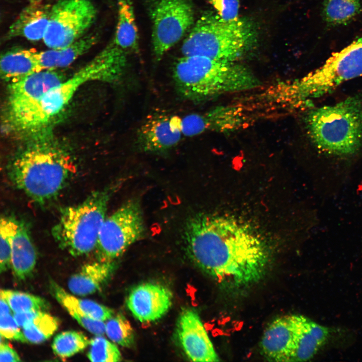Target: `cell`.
<instances>
[{
  "instance_id": "cell-1",
  "label": "cell",
  "mask_w": 362,
  "mask_h": 362,
  "mask_svg": "<svg viewBox=\"0 0 362 362\" xmlns=\"http://www.w3.org/2000/svg\"><path fill=\"white\" fill-rule=\"evenodd\" d=\"M186 252L193 263L226 290L238 291L257 283L269 265L263 239L248 226L219 215H198L185 226Z\"/></svg>"
},
{
  "instance_id": "cell-2",
  "label": "cell",
  "mask_w": 362,
  "mask_h": 362,
  "mask_svg": "<svg viewBox=\"0 0 362 362\" xmlns=\"http://www.w3.org/2000/svg\"><path fill=\"white\" fill-rule=\"evenodd\" d=\"M46 133L19 150L7 167L12 184L41 206L55 199L76 171L69 151Z\"/></svg>"
},
{
  "instance_id": "cell-3",
  "label": "cell",
  "mask_w": 362,
  "mask_h": 362,
  "mask_svg": "<svg viewBox=\"0 0 362 362\" xmlns=\"http://www.w3.org/2000/svg\"><path fill=\"white\" fill-rule=\"evenodd\" d=\"M173 78L180 96L196 102L250 90L261 83L250 68L238 61L197 55L179 58L173 68Z\"/></svg>"
},
{
  "instance_id": "cell-4",
  "label": "cell",
  "mask_w": 362,
  "mask_h": 362,
  "mask_svg": "<svg viewBox=\"0 0 362 362\" xmlns=\"http://www.w3.org/2000/svg\"><path fill=\"white\" fill-rule=\"evenodd\" d=\"M258 34L256 25L248 18L226 21L213 12H205L184 41L182 53L238 61L255 47Z\"/></svg>"
},
{
  "instance_id": "cell-5",
  "label": "cell",
  "mask_w": 362,
  "mask_h": 362,
  "mask_svg": "<svg viewBox=\"0 0 362 362\" xmlns=\"http://www.w3.org/2000/svg\"><path fill=\"white\" fill-rule=\"evenodd\" d=\"M305 125L315 146L326 154L347 156L362 145V94L310 110Z\"/></svg>"
},
{
  "instance_id": "cell-6",
  "label": "cell",
  "mask_w": 362,
  "mask_h": 362,
  "mask_svg": "<svg viewBox=\"0 0 362 362\" xmlns=\"http://www.w3.org/2000/svg\"><path fill=\"white\" fill-rule=\"evenodd\" d=\"M362 75V37L334 52L319 68L270 90L272 100L299 107L310 104L341 83Z\"/></svg>"
},
{
  "instance_id": "cell-7",
  "label": "cell",
  "mask_w": 362,
  "mask_h": 362,
  "mask_svg": "<svg viewBox=\"0 0 362 362\" xmlns=\"http://www.w3.org/2000/svg\"><path fill=\"white\" fill-rule=\"evenodd\" d=\"M117 186L95 191L78 204L61 210L51 231L61 249L72 256H79L96 248L109 202Z\"/></svg>"
},
{
  "instance_id": "cell-8",
  "label": "cell",
  "mask_w": 362,
  "mask_h": 362,
  "mask_svg": "<svg viewBox=\"0 0 362 362\" xmlns=\"http://www.w3.org/2000/svg\"><path fill=\"white\" fill-rule=\"evenodd\" d=\"M328 334L326 327L303 315L283 316L266 328L260 342L261 354L269 361H306L317 353Z\"/></svg>"
},
{
  "instance_id": "cell-9",
  "label": "cell",
  "mask_w": 362,
  "mask_h": 362,
  "mask_svg": "<svg viewBox=\"0 0 362 362\" xmlns=\"http://www.w3.org/2000/svg\"><path fill=\"white\" fill-rule=\"evenodd\" d=\"M62 81L61 73L47 69L11 82L9 114L13 125L23 130H40V102L48 90Z\"/></svg>"
},
{
  "instance_id": "cell-10",
  "label": "cell",
  "mask_w": 362,
  "mask_h": 362,
  "mask_svg": "<svg viewBox=\"0 0 362 362\" xmlns=\"http://www.w3.org/2000/svg\"><path fill=\"white\" fill-rule=\"evenodd\" d=\"M145 231L140 202L134 198L125 202L102 224L96 247L99 260L115 261L143 238Z\"/></svg>"
},
{
  "instance_id": "cell-11",
  "label": "cell",
  "mask_w": 362,
  "mask_h": 362,
  "mask_svg": "<svg viewBox=\"0 0 362 362\" xmlns=\"http://www.w3.org/2000/svg\"><path fill=\"white\" fill-rule=\"evenodd\" d=\"M97 13L90 0H58L51 7L44 43L51 49L71 44L85 35Z\"/></svg>"
},
{
  "instance_id": "cell-12",
  "label": "cell",
  "mask_w": 362,
  "mask_h": 362,
  "mask_svg": "<svg viewBox=\"0 0 362 362\" xmlns=\"http://www.w3.org/2000/svg\"><path fill=\"white\" fill-rule=\"evenodd\" d=\"M154 55L159 60L194 23L191 0H155L150 7Z\"/></svg>"
},
{
  "instance_id": "cell-13",
  "label": "cell",
  "mask_w": 362,
  "mask_h": 362,
  "mask_svg": "<svg viewBox=\"0 0 362 362\" xmlns=\"http://www.w3.org/2000/svg\"><path fill=\"white\" fill-rule=\"evenodd\" d=\"M111 66L102 55L97 54L68 80L48 90L40 104V122L42 127L68 104L77 89L90 80L108 82L111 77Z\"/></svg>"
},
{
  "instance_id": "cell-14",
  "label": "cell",
  "mask_w": 362,
  "mask_h": 362,
  "mask_svg": "<svg viewBox=\"0 0 362 362\" xmlns=\"http://www.w3.org/2000/svg\"><path fill=\"white\" fill-rule=\"evenodd\" d=\"M250 118L237 105L217 106L203 113H193L182 118L183 135L194 136L204 132L231 133L242 129Z\"/></svg>"
},
{
  "instance_id": "cell-15",
  "label": "cell",
  "mask_w": 362,
  "mask_h": 362,
  "mask_svg": "<svg viewBox=\"0 0 362 362\" xmlns=\"http://www.w3.org/2000/svg\"><path fill=\"white\" fill-rule=\"evenodd\" d=\"M176 331L181 347L191 360H220L199 315L194 310L186 309L182 311L177 320Z\"/></svg>"
},
{
  "instance_id": "cell-16",
  "label": "cell",
  "mask_w": 362,
  "mask_h": 362,
  "mask_svg": "<svg viewBox=\"0 0 362 362\" xmlns=\"http://www.w3.org/2000/svg\"><path fill=\"white\" fill-rule=\"evenodd\" d=\"M49 288L56 300L84 328L96 335L105 333L104 322L114 316L112 309L90 300L78 298L53 280L50 281Z\"/></svg>"
},
{
  "instance_id": "cell-17",
  "label": "cell",
  "mask_w": 362,
  "mask_h": 362,
  "mask_svg": "<svg viewBox=\"0 0 362 362\" xmlns=\"http://www.w3.org/2000/svg\"><path fill=\"white\" fill-rule=\"evenodd\" d=\"M182 118L157 114L149 117L138 129L136 144L141 151L157 153L176 145L183 135Z\"/></svg>"
},
{
  "instance_id": "cell-18",
  "label": "cell",
  "mask_w": 362,
  "mask_h": 362,
  "mask_svg": "<svg viewBox=\"0 0 362 362\" xmlns=\"http://www.w3.org/2000/svg\"><path fill=\"white\" fill-rule=\"evenodd\" d=\"M172 300V293L167 287L147 283L130 291L126 304L136 319L141 322H149L162 317L170 307Z\"/></svg>"
},
{
  "instance_id": "cell-19",
  "label": "cell",
  "mask_w": 362,
  "mask_h": 362,
  "mask_svg": "<svg viewBox=\"0 0 362 362\" xmlns=\"http://www.w3.org/2000/svg\"><path fill=\"white\" fill-rule=\"evenodd\" d=\"M37 252L27 224L17 219L11 238V267L15 277L23 281L33 273Z\"/></svg>"
},
{
  "instance_id": "cell-20",
  "label": "cell",
  "mask_w": 362,
  "mask_h": 362,
  "mask_svg": "<svg viewBox=\"0 0 362 362\" xmlns=\"http://www.w3.org/2000/svg\"><path fill=\"white\" fill-rule=\"evenodd\" d=\"M51 9V7L48 5L30 4L11 25L6 34V38L20 37L32 41L43 40Z\"/></svg>"
},
{
  "instance_id": "cell-21",
  "label": "cell",
  "mask_w": 362,
  "mask_h": 362,
  "mask_svg": "<svg viewBox=\"0 0 362 362\" xmlns=\"http://www.w3.org/2000/svg\"><path fill=\"white\" fill-rule=\"evenodd\" d=\"M115 266L114 261L99 260L84 265L69 278L67 284L69 291L80 296L98 292L111 277Z\"/></svg>"
},
{
  "instance_id": "cell-22",
  "label": "cell",
  "mask_w": 362,
  "mask_h": 362,
  "mask_svg": "<svg viewBox=\"0 0 362 362\" xmlns=\"http://www.w3.org/2000/svg\"><path fill=\"white\" fill-rule=\"evenodd\" d=\"M96 34H85L71 44L59 49L36 51V56L41 70L55 69L68 66L78 57L87 52L96 44Z\"/></svg>"
},
{
  "instance_id": "cell-23",
  "label": "cell",
  "mask_w": 362,
  "mask_h": 362,
  "mask_svg": "<svg viewBox=\"0 0 362 362\" xmlns=\"http://www.w3.org/2000/svg\"><path fill=\"white\" fill-rule=\"evenodd\" d=\"M13 316L27 342L40 343L49 338L58 329L59 320L45 311L14 313Z\"/></svg>"
},
{
  "instance_id": "cell-24",
  "label": "cell",
  "mask_w": 362,
  "mask_h": 362,
  "mask_svg": "<svg viewBox=\"0 0 362 362\" xmlns=\"http://www.w3.org/2000/svg\"><path fill=\"white\" fill-rule=\"evenodd\" d=\"M1 75L11 82L33 73L42 71L34 49L11 50L1 57Z\"/></svg>"
},
{
  "instance_id": "cell-25",
  "label": "cell",
  "mask_w": 362,
  "mask_h": 362,
  "mask_svg": "<svg viewBox=\"0 0 362 362\" xmlns=\"http://www.w3.org/2000/svg\"><path fill=\"white\" fill-rule=\"evenodd\" d=\"M118 21L113 39L120 48L129 52L139 49V37L133 5L131 0H117Z\"/></svg>"
},
{
  "instance_id": "cell-26",
  "label": "cell",
  "mask_w": 362,
  "mask_h": 362,
  "mask_svg": "<svg viewBox=\"0 0 362 362\" xmlns=\"http://www.w3.org/2000/svg\"><path fill=\"white\" fill-rule=\"evenodd\" d=\"M361 11L360 0H324L322 15L328 25L336 26L349 23Z\"/></svg>"
},
{
  "instance_id": "cell-27",
  "label": "cell",
  "mask_w": 362,
  "mask_h": 362,
  "mask_svg": "<svg viewBox=\"0 0 362 362\" xmlns=\"http://www.w3.org/2000/svg\"><path fill=\"white\" fill-rule=\"evenodd\" d=\"M90 341L82 332L69 330L56 335L52 343L53 352L62 358L70 357L82 351Z\"/></svg>"
},
{
  "instance_id": "cell-28",
  "label": "cell",
  "mask_w": 362,
  "mask_h": 362,
  "mask_svg": "<svg viewBox=\"0 0 362 362\" xmlns=\"http://www.w3.org/2000/svg\"><path fill=\"white\" fill-rule=\"evenodd\" d=\"M0 295L7 300L14 313L45 311L50 307L49 303L45 299L21 291L2 289Z\"/></svg>"
},
{
  "instance_id": "cell-29",
  "label": "cell",
  "mask_w": 362,
  "mask_h": 362,
  "mask_svg": "<svg viewBox=\"0 0 362 362\" xmlns=\"http://www.w3.org/2000/svg\"><path fill=\"white\" fill-rule=\"evenodd\" d=\"M105 333L112 341L125 347L134 343L135 333L128 320L122 314L113 316L106 321Z\"/></svg>"
},
{
  "instance_id": "cell-30",
  "label": "cell",
  "mask_w": 362,
  "mask_h": 362,
  "mask_svg": "<svg viewBox=\"0 0 362 362\" xmlns=\"http://www.w3.org/2000/svg\"><path fill=\"white\" fill-rule=\"evenodd\" d=\"M88 358L94 362H116L122 360L120 351L116 345L108 339L97 335L90 340Z\"/></svg>"
},
{
  "instance_id": "cell-31",
  "label": "cell",
  "mask_w": 362,
  "mask_h": 362,
  "mask_svg": "<svg viewBox=\"0 0 362 362\" xmlns=\"http://www.w3.org/2000/svg\"><path fill=\"white\" fill-rule=\"evenodd\" d=\"M17 218L4 216L0 221V272H6L11 267V238Z\"/></svg>"
},
{
  "instance_id": "cell-32",
  "label": "cell",
  "mask_w": 362,
  "mask_h": 362,
  "mask_svg": "<svg viewBox=\"0 0 362 362\" xmlns=\"http://www.w3.org/2000/svg\"><path fill=\"white\" fill-rule=\"evenodd\" d=\"M12 314L0 316V333L4 338L21 342H27Z\"/></svg>"
},
{
  "instance_id": "cell-33",
  "label": "cell",
  "mask_w": 362,
  "mask_h": 362,
  "mask_svg": "<svg viewBox=\"0 0 362 362\" xmlns=\"http://www.w3.org/2000/svg\"><path fill=\"white\" fill-rule=\"evenodd\" d=\"M223 20H233L239 18V3L238 0H208Z\"/></svg>"
},
{
  "instance_id": "cell-34",
  "label": "cell",
  "mask_w": 362,
  "mask_h": 362,
  "mask_svg": "<svg viewBox=\"0 0 362 362\" xmlns=\"http://www.w3.org/2000/svg\"><path fill=\"white\" fill-rule=\"evenodd\" d=\"M21 358L17 352L7 343L1 339L0 361H20Z\"/></svg>"
},
{
  "instance_id": "cell-35",
  "label": "cell",
  "mask_w": 362,
  "mask_h": 362,
  "mask_svg": "<svg viewBox=\"0 0 362 362\" xmlns=\"http://www.w3.org/2000/svg\"><path fill=\"white\" fill-rule=\"evenodd\" d=\"M12 311L7 300L0 296V316L12 314Z\"/></svg>"
},
{
  "instance_id": "cell-36",
  "label": "cell",
  "mask_w": 362,
  "mask_h": 362,
  "mask_svg": "<svg viewBox=\"0 0 362 362\" xmlns=\"http://www.w3.org/2000/svg\"><path fill=\"white\" fill-rule=\"evenodd\" d=\"M30 4H37L41 3L42 0H28Z\"/></svg>"
}]
</instances>
